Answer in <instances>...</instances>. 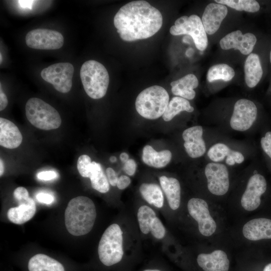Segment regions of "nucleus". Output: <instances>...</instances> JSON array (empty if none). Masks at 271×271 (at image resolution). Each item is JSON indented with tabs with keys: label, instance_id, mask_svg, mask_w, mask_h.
Masks as SVG:
<instances>
[{
	"label": "nucleus",
	"instance_id": "f257e3e1",
	"mask_svg": "<svg viewBox=\"0 0 271 271\" xmlns=\"http://www.w3.org/2000/svg\"><path fill=\"white\" fill-rule=\"evenodd\" d=\"M113 23L120 38L131 42L154 35L162 26L163 17L159 10L148 2L136 1L119 9Z\"/></svg>",
	"mask_w": 271,
	"mask_h": 271
},
{
	"label": "nucleus",
	"instance_id": "f03ea898",
	"mask_svg": "<svg viewBox=\"0 0 271 271\" xmlns=\"http://www.w3.org/2000/svg\"><path fill=\"white\" fill-rule=\"evenodd\" d=\"M96 217V208L92 200L86 196H77L70 200L65 209V226L74 236L84 235L91 231Z\"/></svg>",
	"mask_w": 271,
	"mask_h": 271
},
{
	"label": "nucleus",
	"instance_id": "7ed1b4c3",
	"mask_svg": "<svg viewBox=\"0 0 271 271\" xmlns=\"http://www.w3.org/2000/svg\"><path fill=\"white\" fill-rule=\"evenodd\" d=\"M169 102V95L163 87L154 85L146 88L138 95L136 109L142 116L155 119L162 116Z\"/></svg>",
	"mask_w": 271,
	"mask_h": 271
},
{
	"label": "nucleus",
	"instance_id": "20e7f679",
	"mask_svg": "<svg viewBox=\"0 0 271 271\" xmlns=\"http://www.w3.org/2000/svg\"><path fill=\"white\" fill-rule=\"evenodd\" d=\"M80 76L84 89L90 97L97 99L105 95L109 77L101 63L93 60L85 62L81 67Z\"/></svg>",
	"mask_w": 271,
	"mask_h": 271
},
{
	"label": "nucleus",
	"instance_id": "39448f33",
	"mask_svg": "<svg viewBox=\"0 0 271 271\" xmlns=\"http://www.w3.org/2000/svg\"><path fill=\"white\" fill-rule=\"evenodd\" d=\"M26 115L34 126L45 130L58 128L62 122L58 111L39 98H30L26 104Z\"/></svg>",
	"mask_w": 271,
	"mask_h": 271
},
{
	"label": "nucleus",
	"instance_id": "423d86ee",
	"mask_svg": "<svg viewBox=\"0 0 271 271\" xmlns=\"http://www.w3.org/2000/svg\"><path fill=\"white\" fill-rule=\"evenodd\" d=\"M122 231L120 226L114 223L103 232L98 246L100 261L106 266H111L120 261L123 255Z\"/></svg>",
	"mask_w": 271,
	"mask_h": 271
},
{
	"label": "nucleus",
	"instance_id": "0eeeda50",
	"mask_svg": "<svg viewBox=\"0 0 271 271\" xmlns=\"http://www.w3.org/2000/svg\"><path fill=\"white\" fill-rule=\"evenodd\" d=\"M174 36L189 35L193 39L196 47L200 51L205 50L208 46L207 33L201 19L196 15L189 17L184 16L177 19L174 25L170 29Z\"/></svg>",
	"mask_w": 271,
	"mask_h": 271
},
{
	"label": "nucleus",
	"instance_id": "6e6552de",
	"mask_svg": "<svg viewBox=\"0 0 271 271\" xmlns=\"http://www.w3.org/2000/svg\"><path fill=\"white\" fill-rule=\"evenodd\" d=\"M74 71L72 64L60 62L43 69L41 76L43 80L52 84L57 91L66 93L71 89Z\"/></svg>",
	"mask_w": 271,
	"mask_h": 271
},
{
	"label": "nucleus",
	"instance_id": "1a4fd4ad",
	"mask_svg": "<svg viewBox=\"0 0 271 271\" xmlns=\"http://www.w3.org/2000/svg\"><path fill=\"white\" fill-rule=\"evenodd\" d=\"M187 209L191 217L197 222L201 235L209 237L215 233L217 224L205 200L199 198L190 199L187 203Z\"/></svg>",
	"mask_w": 271,
	"mask_h": 271
},
{
	"label": "nucleus",
	"instance_id": "9d476101",
	"mask_svg": "<svg viewBox=\"0 0 271 271\" xmlns=\"http://www.w3.org/2000/svg\"><path fill=\"white\" fill-rule=\"evenodd\" d=\"M14 197L19 206L9 209L7 216L10 221L17 224H23L35 215L36 207L34 200L29 196L27 190L19 187L14 191Z\"/></svg>",
	"mask_w": 271,
	"mask_h": 271
},
{
	"label": "nucleus",
	"instance_id": "9b49d317",
	"mask_svg": "<svg viewBox=\"0 0 271 271\" xmlns=\"http://www.w3.org/2000/svg\"><path fill=\"white\" fill-rule=\"evenodd\" d=\"M27 45L39 50H56L61 48L64 38L60 32L52 30L37 29L29 31L26 36Z\"/></svg>",
	"mask_w": 271,
	"mask_h": 271
},
{
	"label": "nucleus",
	"instance_id": "f8f14e48",
	"mask_svg": "<svg viewBox=\"0 0 271 271\" xmlns=\"http://www.w3.org/2000/svg\"><path fill=\"white\" fill-rule=\"evenodd\" d=\"M257 114V107L253 102L245 98L240 99L234 105L230 126L235 130L245 131L253 124Z\"/></svg>",
	"mask_w": 271,
	"mask_h": 271
},
{
	"label": "nucleus",
	"instance_id": "ddd939ff",
	"mask_svg": "<svg viewBox=\"0 0 271 271\" xmlns=\"http://www.w3.org/2000/svg\"><path fill=\"white\" fill-rule=\"evenodd\" d=\"M209 192L216 196H223L228 191L229 178L228 169L223 164L209 163L204 170Z\"/></svg>",
	"mask_w": 271,
	"mask_h": 271
},
{
	"label": "nucleus",
	"instance_id": "4468645a",
	"mask_svg": "<svg viewBox=\"0 0 271 271\" xmlns=\"http://www.w3.org/2000/svg\"><path fill=\"white\" fill-rule=\"evenodd\" d=\"M266 188V181L262 175L258 173L252 175L240 199L242 208L247 212L257 209L261 203V197Z\"/></svg>",
	"mask_w": 271,
	"mask_h": 271
},
{
	"label": "nucleus",
	"instance_id": "2eb2a0df",
	"mask_svg": "<svg viewBox=\"0 0 271 271\" xmlns=\"http://www.w3.org/2000/svg\"><path fill=\"white\" fill-rule=\"evenodd\" d=\"M255 36L251 33L242 34L240 30L233 31L219 42L220 46L223 50L234 49L243 55H249L256 43Z\"/></svg>",
	"mask_w": 271,
	"mask_h": 271
},
{
	"label": "nucleus",
	"instance_id": "dca6fc26",
	"mask_svg": "<svg viewBox=\"0 0 271 271\" xmlns=\"http://www.w3.org/2000/svg\"><path fill=\"white\" fill-rule=\"evenodd\" d=\"M77 169L82 177L90 178L94 189L102 193L109 191V182L100 164L86 160L79 164Z\"/></svg>",
	"mask_w": 271,
	"mask_h": 271
},
{
	"label": "nucleus",
	"instance_id": "f3484780",
	"mask_svg": "<svg viewBox=\"0 0 271 271\" xmlns=\"http://www.w3.org/2000/svg\"><path fill=\"white\" fill-rule=\"evenodd\" d=\"M203 131L201 126L196 125L186 129L182 133L185 151L191 158L200 157L206 151Z\"/></svg>",
	"mask_w": 271,
	"mask_h": 271
},
{
	"label": "nucleus",
	"instance_id": "a211bd4d",
	"mask_svg": "<svg viewBox=\"0 0 271 271\" xmlns=\"http://www.w3.org/2000/svg\"><path fill=\"white\" fill-rule=\"evenodd\" d=\"M227 13L226 6L216 3L209 4L205 8L201 19L206 33L209 35L215 33Z\"/></svg>",
	"mask_w": 271,
	"mask_h": 271
},
{
	"label": "nucleus",
	"instance_id": "6ab92c4d",
	"mask_svg": "<svg viewBox=\"0 0 271 271\" xmlns=\"http://www.w3.org/2000/svg\"><path fill=\"white\" fill-rule=\"evenodd\" d=\"M242 233L250 241L271 239V219L256 218L246 222L243 226Z\"/></svg>",
	"mask_w": 271,
	"mask_h": 271
},
{
	"label": "nucleus",
	"instance_id": "aec40b11",
	"mask_svg": "<svg viewBox=\"0 0 271 271\" xmlns=\"http://www.w3.org/2000/svg\"><path fill=\"white\" fill-rule=\"evenodd\" d=\"M197 262L204 271H228L229 268L228 256L221 249H216L208 253H200L197 257Z\"/></svg>",
	"mask_w": 271,
	"mask_h": 271
},
{
	"label": "nucleus",
	"instance_id": "412c9836",
	"mask_svg": "<svg viewBox=\"0 0 271 271\" xmlns=\"http://www.w3.org/2000/svg\"><path fill=\"white\" fill-rule=\"evenodd\" d=\"M23 141V137L18 127L11 121L0 118V145L10 149L17 148Z\"/></svg>",
	"mask_w": 271,
	"mask_h": 271
},
{
	"label": "nucleus",
	"instance_id": "4be33fe9",
	"mask_svg": "<svg viewBox=\"0 0 271 271\" xmlns=\"http://www.w3.org/2000/svg\"><path fill=\"white\" fill-rule=\"evenodd\" d=\"M209 158L215 163L223 161L225 157L226 163L229 166L241 164L244 160L243 155L238 151L230 149L227 145L217 143L213 145L208 150Z\"/></svg>",
	"mask_w": 271,
	"mask_h": 271
},
{
	"label": "nucleus",
	"instance_id": "5701e85b",
	"mask_svg": "<svg viewBox=\"0 0 271 271\" xmlns=\"http://www.w3.org/2000/svg\"><path fill=\"white\" fill-rule=\"evenodd\" d=\"M171 91L173 94L186 99H193L196 92L199 82L196 76L193 74H187L180 79L171 83Z\"/></svg>",
	"mask_w": 271,
	"mask_h": 271
},
{
	"label": "nucleus",
	"instance_id": "b1692460",
	"mask_svg": "<svg viewBox=\"0 0 271 271\" xmlns=\"http://www.w3.org/2000/svg\"><path fill=\"white\" fill-rule=\"evenodd\" d=\"M244 79L247 86L254 87L260 80L263 71L258 55L251 53L247 56L244 65Z\"/></svg>",
	"mask_w": 271,
	"mask_h": 271
},
{
	"label": "nucleus",
	"instance_id": "393cba45",
	"mask_svg": "<svg viewBox=\"0 0 271 271\" xmlns=\"http://www.w3.org/2000/svg\"><path fill=\"white\" fill-rule=\"evenodd\" d=\"M159 179L170 208L173 210H177L181 202V186L179 181L175 178L165 176L160 177Z\"/></svg>",
	"mask_w": 271,
	"mask_h": 271
},
{
	"label": "nucleus",
	"instance_id": "a878e982",
	"mask_svg": "<svg viewBox=\"0 0 271 271\" xmlns=\"http://www.w3.org/2000/svg\"><path fill=\"white\" fill-rule=\"evenodd\" d=\"M172 153L168 150L159 152L150 145L145 146L143 150L142 160L146 165L156 168L166 166L171 161Z\"/></svg>",
	"mask_w": 271,
	"mask_h": 271
},
{
	"label": "nucleus",
	"instance_id": "bb28decb",
	"mask_svg": "<svg viewBox=\"0 0 271 271\" xmlns=\"http://www.w3.org/2000/svg\"><path fill=\"white\" fill-rule=\"evenodd\" d=\"M28 269L29 271H65L60 262L42 253L37 254L30 258Z\"/></svg>",
	"mask_w": 271,
	"mask_h": 271
},
{
	"label": "nucleus",
	"instance_id": "cd10ccee",
	"mask_svg": "<svg viewBox=\"0 0 271 271\" xmlns=\"http://www.w3.org/2000/svg\"><path fill=\"white\" fill-rule=\"evenodd\" d=\"M143 198L150 204L160 208L163 206L164 198L160 187L154 183H143L140 187Z\"/></svg>",
	"mask_w": 271,
	"mask_h": 271
},
{
	"label": "nucleus",
	"instance_id": "c85d7f7f",
	"mask_svg": "<svg viewBox=\"0 0 271 271\" xmlns=\"http://www.w3.org/2000/svg\"><path fill=\"white\" fill-rule=\"evenodd\" d=\"M183 111L192 112L194 111V108L187 99L175 96L169 101L162 117L165 121H169Z\"/></svg>",
	"mask_w": 271,
	"mask_h": 271
},
{
	"label": "nucleus",
	"instance_id": "c756f323",
	"mask_svg": "<svg viewBox=\"0 0 271 271\" xmlns=\"http://www.w3.org/2000/svg\"><path fill=\"white\" fill-rule=\"evenodd\" d=\"M235 76L234 69L224 63L217 64L209 68L207 73V80L209 82L222 80L229 81Z\"/></svg>",
	"mask_w": 271,
	"mask_h": 271
},
{
	"label": "nucleus",
	"instance_id": "7c9ffc66",
	"mask_svg": "<svg viewBox=\"0 0 271 271\" xmlns=\"http://www.w3.org/2000/svg\"><path fill=\"white\" fill-rule=\"evenodd\" d=\"M214 2L238 11L255 13L260 9L259 3L254 0H215Z\"/></svg>",
	"mask_w": 271,
	"mask_h": 271
},
{
	"label": "nucleus",
	"instance_id": "2f4dec72",
	"mask_svg": "<svg viewBox=\"0 0 271 271\" xmlns=\"http://www.w3.org/2000/svg\"><path fill=\"white\" fill-rule=\"evenodd\" d=\"M156 217V213L150 207L143 205L139 208L137 217L140 230L143 233L147 234L150 232L152 222Z\"/></svg>",
	"mask_w": 271,
	"mask_h": 271
},
{
	"label": "nucleus",
	"instance_id": "473e14b6",
	"mask_svg": "<svg viewBox=\"0 0 271 271\" xmlns=\"http://www.w3.org/2000/svg\"><path fill=\"white\" fill-rule=\"evenodd\" d=\"M150 232L155 238L158 239L163 238L165 235V228L160 219L157 216L152 222Z\"/></svg>",
	"mask_w": 271,
	"mask_h": 271
},
{
	"label": "nucleus",
	"instance_id": "72a5a7b5",
	"mask_svg": "<svg viewBox=\"0 0 271 271\" xmlns=\"http://www.w3.org/2000/svg\"><path fill=\"white\" fill-rule=\"evenodd\" d=\"M260 145L263 151L271 159V131L266 132L261 138Z\"/></svg>",
	"mask_w": 271,
	"mask_h": 271
},
{
	"label": "nucleus",
	"instance_id": "f704fd0d",
	"mask_svg": "<svg viewBox=\"0 0 271 271\" xmlns=\"http://www.w3.org/2000/svg\"><path fill=\"white\" fill-rule=\"evenodd\" d=\"M37 176L39 180L49 181L57 178L58 174L54 171H45L38 173Z\"/></svg>",
	"mask_w": 271,
	"mask_h": 271
},
{
	"label": "nucleus",
	"instance_id": "c9c22d12",
	"mask_svg": "<svg viewBox=\"0 0 271 271\" xmlns=\"http://www.w3.org/2000/svg\"><path fill=\"white\" fill-rule=\"evenodd\" d=\"M137 169V164L133 159H128L124 164L123 170L126 174L129 176H132L134 174Z\"/></svg>",
	"mask_w": 271,
	"mask_h": 271
},
{
	"label": "nucleus",
	"instance_id": "e433bc0d",
	"mask_svg": "<svg viewBox=\"0 0 271 271\" xmlns=\"http://www.w3.org/2000/svg\"><path fill=\"white\" fill-rule=\"evenodd\" d=\"M36 199L40 203L46 204H50L54 200V197L52 195L41 192L36 195Z\"/></svg>",
	"mask_w": 271,
	"mask_h": 271
},
{
	"label": "nucleus",
	"instance_id": "4c0bfd02",
	"mask_svg": "<svg viewBox=\"0 0 271 271\" xmlns=\"http://www.w3.org/2000/svg\"><path fill=\"white\" fill-rule=\"evenodd\" d=\"M106 173L109 183L112 186H116L118 178L114 170L111 168H107Z\"/></svg>",
	"mask_w": 271,
	"mask_h": 271
},
{
	"label": "nucleus",
	"instance_id": "58836bf2",
	"mask_svg": "<svg viewBox=\"0 0 271 271\" xmlns=\"http://www.w3.org/2000/svg\"><path fill=\"white\" fill-rule=\"evenodd\" d=\"M131 180L127 176L122 175L118 178L117 187L120 190H124L130 184Z\"/></svg>",
	"mask_w": 271,
	"mask_h": 271
},
{
	"label": "nucleus",
	"instance_id": "ea45409f",
	"mask_svg": "<svg viewBox=\"0 0 271 271\" xmlns=\"http://www.w3.org/2000/svg\"><path fill=\"white\" fill-rule=\"evenodd\" d=\"M8 100L6 95L3 91L1 85L0 89V110H3L7 106Z\"/></svg>",
	"mask_w": 271,
	"mask_h": 271
},
{
	"label": "nucleus",
	"instance_id": "a19ab883",
	"mask_svg": "<svg viewBox=\"0 0 271 271\" xmlns=\"http://www.w3.org/2000/svg\"><path fill=\"white\" fill-rule=\"evenodd\" d=\"M120 159L123 163H125L129 159V156L126 153H122L120 155Z\"/></svg>",
	"mask_w": 271,
	"mask_h": 271
},
{
	"label": "nucleus",
	"instance_id": "79ce46f5",
	"mask_svg": "<svg viewBox=\"0 0 271 271\" xmlns=\"http://www.w3.org/2000/svg\"><path fill=\"white\" fill-rule=\"evenodd\" d=\"M4 171V163L2 159L0 160V176H2Z\"/></svg>",
	"mask_w": 271,
	"mask_h": 271
},
{
	"label": "nucleus",
	"instance_id": "37998d69",
	"mask_svg": "<svg viewBox=\"0 0 271 271\" xmlns=\"http://www.w3.org/2000/svg\"><path fill=\"white\" fill-rule=\"evenodd\" d=\"M20 4H21L22 6L24 7H30L29 6H31V2L29 1H19Z\"/></svg>",
	"mask_w": 271,
	"mask_h": 271
},
{
	"label": "nucleus",
	"instance_id": "c03bdc74",
	"mask_svg": "<svg viewBox=\"0 0 271 271\" xmlns=\"http://www.w3.org/2000/svg\"><path fill=\"white\" fill-rule=\"evenodd\" d=\"M263 271H271V263L266 264L264 266Z\"/></svg>",
	"mask_w": 271,
	"mask_h": 271
},
{
	"label": "nucleus",
	"instance_id": "a18cd8bd",
	"mask_svg": "<svg viewBox=\"0 0 271 271\" xmlns=\"http://www.w3.org/2000/svg\"><path fill=\"white\" fill-rule=\"evenodd\" d=\"M117 160V159L114 156H111L110 158V161L112 163H114Z\"/></svg>",
	"mask_w": 271,
	"mask_h": 271
},
{
	"label": "nucleus",
	"instance_id": "49530a36",
	"mask_svg": "<svg viewBox=\"0 0 271 271\" xmlns=\"http://www.w3.org/2000/svg\"><path fill=\"white\" fill-rule=\"evenodd\" d=\"M144 271H161L160 270H159V269H146Z\"/></svg>",
	"mask_w": 271,
	"mask_h": 271
},
{
	"label": "nucleus",
	"instance_id": "de8ad7c7",
	"mask_svg": "<svg viewBox=\"0 0 271 271\" xmlns=\"http://www.w3.org/2000/svg\"><path fill=\"white\" fill-rule=\"evenodd\" d=\"M0 59H1L0 63L1 64L2 63V61H3V57H2V53L0 54Z\"/></svg>",
	"mask_w": 271,
	"mask_h": 271
},
{
	"label": "nucleus",
	"instance_id": "09e8293b",
	"mask_svg": "<svg viewBox=\"0 0 271 271\" xmlns=\"http://www.w3.org/2000/svg\"><path fill=\"white\" fill-rule=\"evenodd\" d=\"M269 60H270V62L271 63V50H270V55H269Z\"/></svg>",
	"mask_w": 271,
	"mask_h": 271
}]
</instances>
